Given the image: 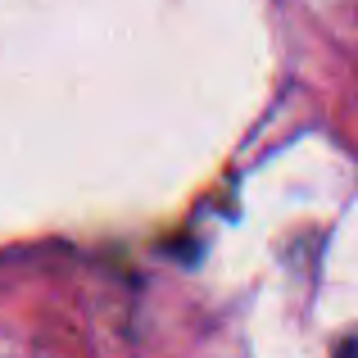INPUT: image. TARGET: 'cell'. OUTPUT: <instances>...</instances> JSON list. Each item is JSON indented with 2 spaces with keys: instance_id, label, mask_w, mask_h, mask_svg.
<instances>
[{
  "instance_id": "1",
  "label": "cell",
  "mask_w": 358,
  "mask_h": 358,
  "mask_svg": "<svg viewBox=\"0 0 358 358\" xmlns=\"http://www.w3.org/2000/svg\"><path fill=\"white\" fill-rule=\"evenodd\" d=\"M354 354V341H341V358H350Z\"/></svg>"
}]
</instances>
